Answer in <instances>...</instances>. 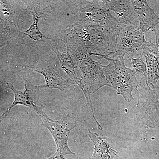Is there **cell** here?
Instances as JSON below:
<instances>
[{"mask_svg": "<svg viewBox=\"0 0 159 159\" xmlns=\"http://www.w3.org/2000/svg\"><path fill=\"white\" fill-rule=\"evenodd\" d=\"M70 32L91 50V56H107L116 51L120 30L111 26L75 23Z\"/></svg>", "mask_w": 159, "mask_h": 159, "instance_id": "6da1fadb", "label": "cell"}, {"mask_svg": "<svg viewBox=\"0 0 159 159\" xmlns=\"http://www.w3.org/2000/svg\"><path fill=\"white\" fill-rule=\"evenodd\" d=\"M62 41L74 59L90 96L102 87L108 85L101 64L92 58L89 50L79 39L69 32Z\"/></svg>", "mask_w": 159, "mask_h": 159, "instance_id": "7a4b0ae2", "label": "cell"}, {"mask_svg": "<svg viewBox=\"0 0 159 159\" xmlns=\"http://www.w3.org/2000/svg\"><path fill=\"white\" fill-rule=\"evenodd\" d=\"M102 57L108 62L107 65H101L107 86L115 89L117 95H121L127 102H130L134 99L133 93L140 84L135 72L125 66L124 57Z\"/></svg>", "mask_w": 159, "mask_h": 159, "instance_id": "3957f363", "label": "cell"}, {"mask_svg": "<svg viewBox=\"0 0 159 159\" xmlns=\"http://www.w3.org/2000/svg\"><path fill=\"white\" fill-rule=\"evenodd\" d=\"M73 14L80 12L76 23L118 27L116 18L110 11L103 8L100 1H69L67 3Z\"/></svg>", "mask_w": 159, "mask_h": 159, "instance_id": "277c9868", "label": "cell"}, {"mask_svg": "<svg viewBox=\"0 0 159 159\" xmlns=\"http://www.w3.org/2000/svg\"><path fill=\"white\" fill-rule=\"evenodd\" d=\"M138 98L135 105L139 117L150 128H159V88L156 89L140 84L134 91Z\"/></svg>", "mask_w": 159, "mask_h": 159, "instance_id": "5b68a950", "label": "cell"}, {"mask_svg": "<svg viewBox=\"0 0 159 159\" xmlns=\"http://www.w3.org/2000/svg\"><path fill=\"white\" fill-rule=\"evenodd\" d=\"M42 120L43 125L48 129L54 138L57 150L64 156L75 155L68 144L70 133L77 125L75 117L69 114L64 115L58 120H52L48 116Z\"/></svg>", "mask_w": 159, "mask_h": 159, "instance_id": "8992f818", "label": "cell"}, {"mask_svg": "<svg viewBox=\"0 0 159 159\" xmlns=\"http://www.w3.org/2000/svg\"><path fill=\"white\" fill-rule=\"evenodd\" d=\"M120 41L118 43L116 51L107 56L99 57L116 58L119 57L130 56L135 57L142 53L144 46L147 43L144 32L138 27L137 29H126L120 31Z\"/></svg>", "mask_w": 159, "mask_h": 159, "instance_id": "52a82bcc", "label": "cell"}, {"mask_svg": "<svg viewBox=\"0 0 159 159\" xmlns=\"http://www.w3.org/2000/svg\"><path fill=\"white\" fill-rule=\"evenodd\" d=\"M103 8L113 11L120 31L126 29H136L139 23L134 10L131 1L129 0H104L100 1Z\"/></svg>", "mask_w": 159, "mask_h": 159, "instance_id": "ba28073f", "label": "cell"}, {"mask_svg": "<svg viewBox=\"0 0 159 159\" xmlns=\"http://www.w3.org/2000/svg\"><path fill=\"white\" fill-rule=\"evenodd\" d=\"M51 48L57 55L61 67L64 72L68 76L70 80L72 83L77 84L82 90L86 99L88 105L89 107L92 111L93 118L94 119H96L93 103L91 100V96L89 94L86 89L84 82L78 68L74 62L73 57L69 53L68 50H67L66 53L62 54L59 52L57 45L51 46Z\"/></svg>", "mask_w": 159, "mask_h": 159, "instance_id": "9c48e42d", "label": "cell"}, {"mask_svg": "<svg viewBox=\"0 0 159 159\" xmlns=\"http://www.w3.org/2000/svg\"><path fill=\"white\" fill-rule=\"evenodd\" d=\"M24 67L39 73L44 77L45 83L39 86L31 85L33 90L39 88L55 89L62 92L70 83H72L70 80L63 78L54 69L48 66L41 64L35 66L24 65Z\"/></svg>", "mask_w": 159, "mask_h": 159, "instance_id": "30bf717a", "label": "cell"}, {"mask_svg": "<svg viewBox=\"0 0 159 159\" xmlns=\"http://www.w3.org/2000/svg\"><path fill=\"white\" fill-rule=\"evenodd\" d=\"M25 89L23 90H17L11 84H7L8 87L11 89L14 93V100L10 107H9V109L0 116V123L3 119L7 117L11 109L13 108L15 106L18 104L29 107L31 110L34 111L37 113L42 119L48 116L43 111L41 108L34 104L33 99L32 97H30L29 92L30 91L33 90L31 88V84H30L26 80H25Z\"/></svg>", "mask_w": 159, "mask_h": 159, "instance_id": "8fae6325", "label": "cell"}, {"mask_svg": "<svg viewBox=\"0 0 159 159\" xmlns=\"http://www.w3.org/2000/svg\"><path fill=\"white\" fill-rule=\"evenodd\" d=\"M132 4L138 17L139 28L144 33L159 24V16L148 5L147 1L133 0Z\"/></svg>", "mask_w": 159, "mask_h": 159, "instance_id": "7c38bea8", "label": "cell"}, {"mask_svg": "<svg viewBox=\"0 0 159 159\" xmlns=\"http://www.w3.org/2000/svg\"><path fill=\"white\" fill-rule=\"evenodd\" d=\"M147 68V87L155 89L159 80V60L155 50V44L147 42L142 51Z\"/></svg>", "mask_w": 159, "mask_h": 159, "instance_id": "4fadbf2b", "label": "cell"}, {"mask_svg": "<svg viewBox=\"0 0 159 159\" xmlns=\"http://www.w3.org/2000/svg\"><path fill=\"white\" fill-rule=\"evenodd\" d=\"M88 135L94 145V152L89 159H110L111 152L116 155L117 152L108 142L96 133L88 129Z\"/></svg>", "mask_w": 159, "mask_h": 159, "instance_id": "5bb4252c", "label": "cell"}, {"mask_svg": "<svg viewBox=\"0 0 159 159\" xmlns=\"http://www.w3.org/2000/svg\"><path fill=\"white\" fill-rule=\"evenodd\" d=\"M29 9L33 17V22L30 28L24 32V34L35 41H40L44 39L52 40V39L46 37L39 29V22L42 17L43 12L40 11V9H38V7H35L33 5L29 6Z\"/></svg>", "mask_w": 159, "mask_h": 159, "instance_id": "9a60e30c", "label": "cell"}, {"mask_svg": "<svg viewBox=\"0 0 159 159\" xmlns=\"http://www.w3.org/2000/svg\"><path fill=\"white\" fill-rule=\"evenodd\" d=\"M143 53H140L135 57L126 56L128 59L130 60V63L133 70L137 75L141 77V80H144L147 86V74L146 64L143 61Z\"/></svg>", "mask_w": 159, "mask_h": 159, "instance_id": "2e32d148", "label": "cell"}, {"mask_svg": "<svg viewBox=\"0 0 159 159\" xmlns=\"http://www.w3.org/2000/svg\"><path fill=\"white\" fill-rule=\"evenodd\" d=\"M152 30L155 35L156 43L155 44V50L159 60V24L153 28Z\"/></svg>", "mask_w": 159, "mask_h": 159, "instance_id": "e0dca14e", "label": "cell"}, {"mask_svg": "<svg viewBox=\"0 0 159 159\" xmlns=\"http://www.w3.org/2000/svg\"><path fill=\"white\" fill-rule=\"evenodd\" d=\"M47 159H67L62 154L60 153L58 151L56 150V152L51 157Z\"/></svg>", "mask_w": 159, "mask_h": 159, "instance_id": "ac0fdd59", "label": "cell"}, {"mask_svg": "<svg viewBox=\"0 0 159 159\" xmlns=\"http://www.w3.org/2000/svg\"><path fill=\"white\" fill-rule=\"evenodd\" d=\"M156 140L157 141V142H159V141H158V140Z\"/></svg>", "mask_w": 159, "mask_h": 159, "instance_id": "d6986e66", "label": "cell"}, {"mask_svg": "<svg viewBox=\"0 0 159 159\" xmlns=\"http://www.w3.org/2000/svg\"><path fill=\"white\" fill-rule=\"evenodd\" d=\"M158 88H159V86H158Z\"/></svg>", "mask_w": 159, "mask_h": 159, "instance_id": "ffe728a7", "label": "cell"}]
</instances>
